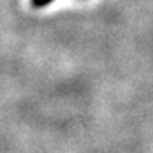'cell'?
Listing matches in <instances>:
<instances>
[{
	"instance_id": "6da1fadb",
	"label": "cell",
	"mask_w": 153,
	"mask_h": 153,
	"mask_svg": "<svg viewBox=\"0 0 153 153\" xmlns=\"http://www.w3.org/2000/svg\"><path fill=\"white\" fill-rule=\"evenodd\" d=\"M52 1H53V0H31V6L36 7V9H39V7H43V6L49 4Z\"/></svg>"
}]
</instances>
